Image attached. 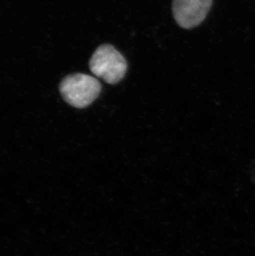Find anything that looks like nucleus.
<instances>
[{"label":"nucleus","mask_w":255,"mask_h":256,"mask_svg":"<svg viewBox=\"0 0 255 256\" xmlns=\"http://www.w3.org/2000/svg\"><path fill=\"white\" fill-rule=\"evenodd\" d=\"M90 69L97 78L114 85L126 76L128 63L123 55L112 45L103 44L96 50L89 62Z\"/></svg>","instance_id":"obj_2"},{"label":"nucleus","mask_w":255,"mask_h":256,"mask_svg":"<svg viewBox=\"0 0 255 256\" xmlns=\"http://www.w3.org/2000/svg\"><path fill=\"white\" fill-rule=\"evenodd\" d=\"M213 0H174L172 14L176 24L185 29L198 27L204 21Z\"/></svg>","instance_id":"obj_3"},{"label":"nucleus","mask_w":255,"mask_h":256,"mask_svg":"<svg viewBox=\"0 0 255 256\" xmlns=\"http://www.w3.org/2000/svg\"><path fill=\"white\" fill-rule=\"evenodd\" d=\"M102 92V84L92 76L82 73L69 75L60 84L63 99L72 106L83 109L97 99Z\"/></svg>","instance_id":"obj_1"}]
</instances>
